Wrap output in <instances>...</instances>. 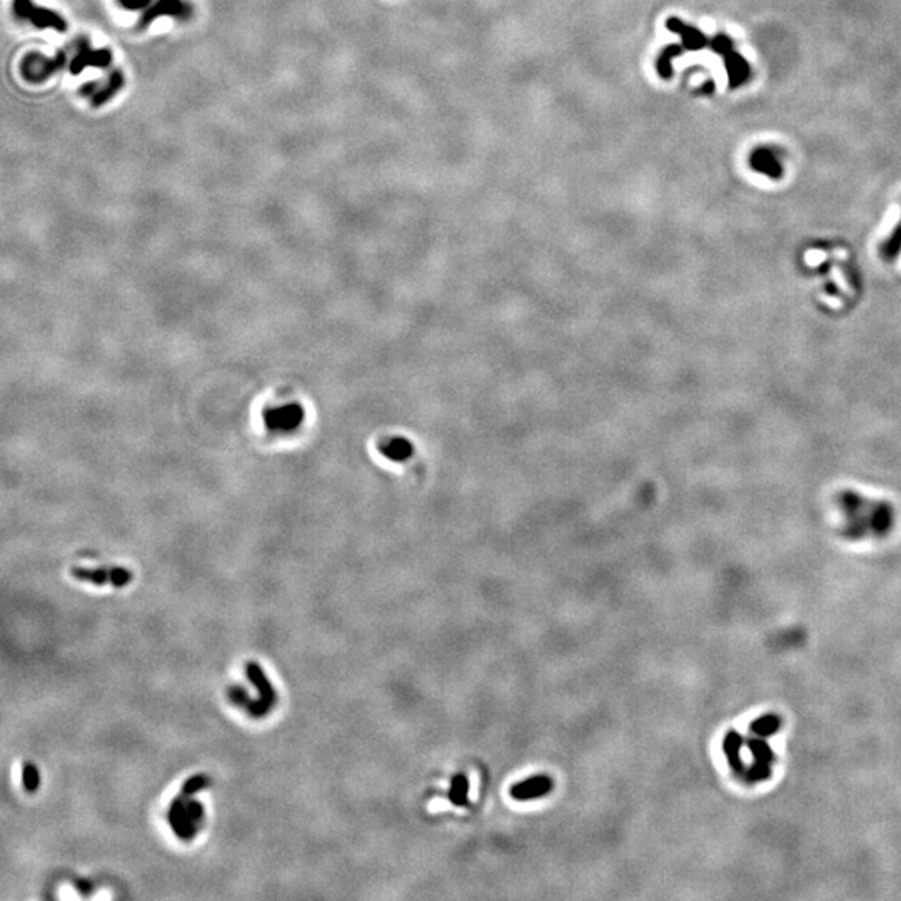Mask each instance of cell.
<instances>
[{"label":"cell","instance_id":"13","mask_svg":"<svg viewBox=\"0 0 901 901\" xmlns=\"http://www.w3.org/2000/svg\"><path fill=\"white\" fill-rule=\"evenodd\" d=\"M683 52V49L680 45H666V47L661 50L660 57L656 61V69L657 74L661 75L663 79H671L673 75V67H671V61L673 57L680 56Z\"/></svg>","mask_w":901,"mask_h":901},{"label":"cell","instance_id":"2","mask_svg":"<svg viewBox=\"0 0 901 901\" xmlns=\"http://www.w3.org/2000/svg\"><path fill=\"white\" fill-rule=\"evenodd\" d=\"M12 12L17 19L31 22L37 29H54L57 32H65L69 29V24L61 14L50 8L35 6L32 0H14Z\"/></svg>","mask_w":901,"mask_h":901},{"label":"cell","instance_id":"21","mask_svg":"<svg viewBox=\"0 0 901 901\" xmlns=\"http://www.w3.org/2000/svg\"><path fill=\"white\" fill-rule=\"evenodd\" d=\"M75 885H77L79 891H82L83 895H89L90 891H92V885H90L89 882H83V879H81V882H77V883H75Z\"/></svg>","mask_w":901,"mask_h":901},{"label":"cell","instance_id":"7","mask_svg":"<svg viewBox=\"0 0 901 901\" xmlns=\"http://www.w3.org/2000/svg\"><path fill=\"white\" fill-rule=\"evenodd\" d=\"M191 14H192L191 6L184 2V0H157V2L150 3V6L145 8L144 14H142L139 20V25H137V29H139V31H144V29H147L149 25L154 22V20L162 15L177 17V19H187Z\"/></svg>","mask_w":901,"mask_h":901},{"label":"cell","instance_id":"10","mask_svg":"<svg viewBox=\"0 0 901 901\" xmlns=\"http://www.w3.org/2000/svg\"><path fill=\"white\" fill-rule=\"evenodd\" d=\"M246 674L247 678H249V681L253 683L255 688H257L259 694H261L264 699H267V701H271L272 705H276V701H278V694H276L269 678L266 676V673H264L261 666L255 663V661H249V663L246 664Z\"/></svg>","mask_w":901,"mask_h":901},{"label":"cell","instance_id":"16","mask_svg":"<svg viewBox=\"0 0 901 901\" xmlns=\"http://www.w3.org/2000/svg\"><path fill=\"white\" fill-rule=\"evenodd\" d=\"M228 694H229L230 703H234L236 706L244 708V710H247L250 703H253V698L249 696V693H247V691L242 688V686H239V685L230 686V688L228 689Z\"/></svg>","mask_w":901,"mask_h":901},{"label":"cell","instance_id":"11","mask_svg":"<svg viewBox=\"0 0 901 901\" xmlns=\"http://www.w3.org/2000/svg\"><path fill=\"white\" fill-rule=\"evenodd\" d=\"M666 27H668L669 31L676 32L678 35L681 37L683 42H685L686 49L698 50V49H701L703 45L706 44V39L703 37L701 32H698V31H694V29L688 27V25L683 24L681 20L668 19V20H666Z\"/></svg>","mask_w":901,"mask_h":901},{"label":"cell","instance_id":"8","mask_svg":"<svg viewBox=\"0 0 901 901\" xmlns=\"http://www.w3.org/2000/svg\"><path fill=\"white\" fill-rule=\"evenodd\" d=\"M552 788H555V781H552L551 776H548V774H536V776H529L525 781L511 786L509 795L516 802H531V799H539L543 796L549 795L552 791Z\"/></svg>","mask_w":901,"mask_h":901},{"label":"cell","instance_id":"12","mask_svg":"<svg viewBox=\"0 0 901 901\" xmlns=\"http://www.w3.org/2000/svg\"><path fill=\"white\" fill-rule=\"evenodd\" d=\"M469 781L466 778V774L458 773L454 774L451 779V788L447 791V798L452 804L456 806H466L469 803Z\"/></svg>","mask_w":901,"mask_h":901},{"label":"cell","instance_id":"9","mask_svg":"<svg viewBox=\"0 0 901 901\" xmlns=\"http://www.w3.org/2000/svg\"><path fill=\"white\" fill-rule=\"evenodd\" d=\"M124 83H125V79H124L122 70H112L111 75H109L107 82L104 83L102 87H99V90L90 97L92 107H100L104 106V104H107L109 100L115 97V95L122 90Z\"/></svg>","mask_w":901,"mask_h":901},{"label":"cell","instance_id":"20","mask_svg":"<svg viewBox=\"0 0 901 901\" xmlns=\"http://www.w3.org/2000/svg\"><path fill=\"white\" fill-rule=\"evenodd\" d=\"M99 86H100V83L97 81L83 83V86L81 87V90H79V94L83 95V97H92V95H94L95 92L99 90Z\"/></svg>","mask_w":901,"mask_h":901},{"label":"cell","instance_id":"18","mask_svg":"<svg viewBox=\"0 0 901 901\" xmlns=\"http://www.w3.org/2000/svg\"><path fill=\"white\" fill-rule=\"evenodd\" d=\"M406 447H408V446H406L404 442L396 441V442L388 444V446H385L384 452H385V456H389V458H396V459H399V458H402V456H404V452L408 451V449H406Z\"/></svg>","mask_w":901,"mask_h":901},{"label":"cell","instance_id":"5","mask_svg":"<svg viewBox=\"0 0 901 901\" xmlns=\"http://www.w3.org/2000/svg\"><path fill=\"white\" fill-rule=\"evenodd\" d=\"M112 62V52L109 49L90 47V42L87 37H81L75 44V56L69 64V72L72 75H79L87 67H97V69H106Z\"/></svg>","mask_w":901,"mask_h":901},{"label":"cell","instance_id":"19","mask_svg":"<svg viewBox=\"0 0 901 901\" xmlns=\"http://www.w3.org/2000/svg\"><path fill=\"white\" fill-rule=\"evenodd\" d=\"M117 2L125 10H141V8H147L152 0H117Z\"/></svg>","mask_w":901,"mask_h":901},{"label":"cell","instance_id":"6","mask_svg":"<svg viewBox=\"0 0 901 901\" xmlns=\"http://www.w3.org/2000/svg\"><path fill=\"white\" fill-rule=\"evenodd\" d=\"M70 574H72L75 580L92 582V584L95 586L112 584L115 586V588H124V586H127L132 580V573L127 571L125 568H119V566H112V568H99V569H87V568L74 566V568L70 569Z\"/></svg>","mask_w":901,"mask_h":901},{"label":"cell","instance_id":"3","mask_svg":"<svg viewBox=\"0 0 901 901\" xmlns=\"http://www.w3.org/2000/svg\"><path fill=\"white\" fill-rule=\"evenodd\" d=\"M65 65L67 56L62 50L54 57H45L39 52H32L24 57L22 65H20V72H22V77L27 82L42 83L52 77L54 74H57L58 70L64 69Z\"/></svg>","mask_w":901,"mask_h":901},{"label":"cell","instance_id":"17","mask_svg":"<svg viewBox=\"0 0 901 901\" xmlns=\"http://www.w3.org/2000/svg\"><path fill=\"white\" fill-rule=\"evenodd\" d=\"M187 810L191 811L192 818L196 820L197 827H200V823H202V818H204V806H202V803L197 802V799H189V798H187Z\"/></svg>","mask_w":901,"mask_h":901},{"label":"cell","instance_id":"14","mask_svg":"<svg viewBox=\"0 0 901 901\" xmlns=\"http://www.w3.org/2000/svg\"><path fill=\"white\" fill-rule=\"evenodd\" d=\"M40 785V776L39 771H37L35 765L31 761H25L22 765V786L27 793H35L37 788Z\"/></svg>","mask_w":901,"mask_h":901},{"label":"cell","instance_id":"1","mask_svg":"<svg viewBox=\"0 0 901 901\" xmlns=\"http://www.w3.org/2000/svg\"><path fill=\"white\" fill-rule=\"evenodd\" d=\"M848 527L853 534H879L890 525V511L883 504L868 502L856 494L843 497Z\"/></svg>","mask_w":901,"mask_h":901},{"label":"cell","instance_id":"15","mask_svg":"<svg viewBox=\"0 0 901 901\" xmlns=\"http://www.w3.org/2000/svg\"><path fill=\"white\" fill-rule=\"evenodd\" d=\"M207 786H211V778L205 776V774H194V776H191L184 783L179 795H182L184 798H191L192 795L199 793V791L205 790Z\"/></svg>","mask_w":901,"mask_h":901},{"label":"cell","instance_id":"4","mask_svg":"<svg viewBox=\"0 0 901 901\" xmlns=\"http://www.w3.org/2000/svg\"><path fill=\"white\" fill-rule=\"evenodd\" d=\"M304 421V409L297 402L278 406L264 413V424L272 433H292Z\"/></svg>","mask_w":901,"mask_h":901}]
</instances>
